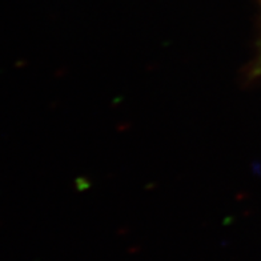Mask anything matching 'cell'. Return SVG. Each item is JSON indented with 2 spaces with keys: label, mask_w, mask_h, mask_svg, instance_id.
<instances>
[{
  "label": "cell",
  "mask_w": 261,
  "mask_h": 261,
  "mask_svg": "<svg viewBox=\"0 0 261 261\" xmlns=\"http://www.w3.org/2000/svg\"><path fill=\"white\" fill-rule=\"evenodd\" d=\"M251 72L253 76H261V39H260V47H258V55L256 58L253 63V67H252Z\"/></svg>",
  "instance_id": "obj_1"
}]
</instances>
